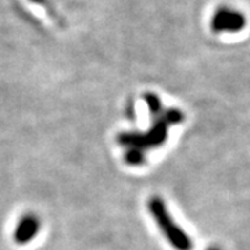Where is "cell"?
I'll use <instances>...</instances> for the list:
<instances>
[{"label":"cell","mask_w":250,"mask_h":250,"mask_svg":"<svg viewBox=\"0 0 250 250\" xmlns=\"http://www.w3.org/2000/svg\"><path fill=\"white\" fill-rule=\"evenodd\" d=\"M147 208L152 215L156 225L159 227L164 238L170 242V245L175 250H192L193 241L187 233V231L175 223V220L170 214V210L164 200L160 196H152L147 202Z\"/></svg>","instance_id":"1"},{"label":"cell","mask_w":250,"mask_h":250,"mask_svg":"<svg viewBox=\"0 0 250 250\" xmlns=\"http://www.w3.org/2000/svg\"><path fill=\"white\" fill-rule=\"evenodd\" d=\"M168 128V123L164 120V117L160 116L159 118H154L152 126L146 132H121L117 136V141L126 149L134 147L146 152L147 149L160 147L167 141Z\"/></svg>","instance_id":"2"},{"label":"cell","mask_w":250,"mask_h":250,"mask_svg":"<svg viewBox=\"0 0 250 250\" xmlns=\"http://www.w3.org/2000/svg\"><path fill=\"white\" fill-rule=\"evenodd\" d=\"M246 27V17L241 10L233 9L229 6H221L215 10L210 18L211 31L221 34H238Z\"/></svg>","instance_id":"3"},{"label":"cell","mask_w":250,"mask_h":250,"mask_svg":"<svg viewBox=\"0 0 250 250\" xmlns=\"http://www.w3.org/2000/svg\"><path fill=\"white\" fill-rule=\"evenodd\" d=\"M41 228V220L35 214L22 215L14 229V241L18 245H27L35 239Z\"/></svg>","instance_id":"4"},{"label":"cell","mask_w":250,"mask_h":250,"mask_svg":"<svg viewBox=\"0 0 250 250\" xmlns=\"http://www.w3.org/2000/svg\"><path fill=\"white\" fill-rule=\"evenodd\" d=\"M143 99H145V102H146V104H147V108H149V111H150V116L153 118H159V117L163 114V106H161V100L160 98L157 96V95H154V93H150V92H147V93H145L143 95Z\"/></svg>","instance_id":"5"},{"label":"cell","mask_w":250,"mask_h":250,"mask_svg":"<svg viewBox=\"0 0 250 250\" xmlns=\"http://www.w3.org/2000/svg\"><path fill=\"white\" fill-rule=\"evenodd\" d=\"M124 161L126 164L132 166V167H139L142 166L143 163L146 161V154H145V150H141V149H126V152L124 154Z\"/></svg>","instance_id":"6"},{"label":"cell","mask_w":250,"mask_h":250,"mask_svg":"<svg viewBox=\"0 0 250 250\" xmlns=\"http://www.w3.org/2000/svg\"><path fill=\"white\" fill-rule=\"evenodd\" d=\"M161 116L164 117V120L168 123V125H177L181 124L184 121V113L178 110V108H168V110H164Z\"/></svg>","instance_id":"7"},{"label":"cell","mask_w":250,"mask_h":250,"mask_svg":"<svg viewBox=\"0 0 250 250\" xmlns=\"http://www.w3.org/2000/svg\"><path fill=\"white\" fill-rule=\"evenodd\" d=\"M207 250H223L220 246H210V248H207Z\"/></svg>","instance_id":"8"},{"label":"cell","mask_w":250,"mask_h":250,"mask_svg":"<svg viewBox=\"0 0 250 250\" xmlns=\"http://www.w3.org/2000/svg\"><path fill=\"white\" fill-rule=\"evenodd\" d=\"M32 1H41V0H32Z\"/></svg>","instance_id":"9"}]
</instances>
